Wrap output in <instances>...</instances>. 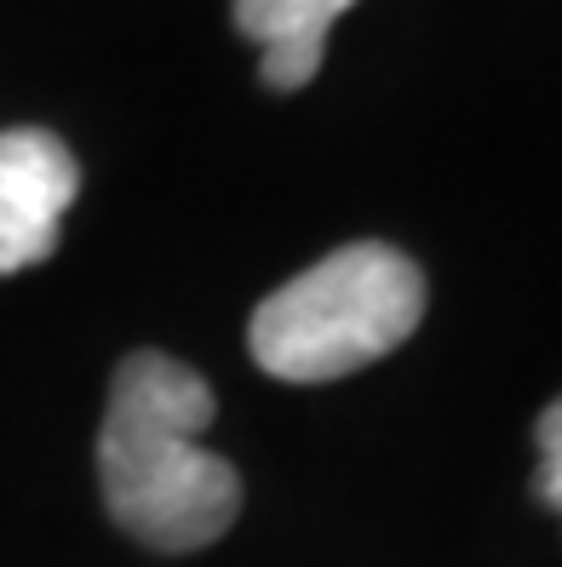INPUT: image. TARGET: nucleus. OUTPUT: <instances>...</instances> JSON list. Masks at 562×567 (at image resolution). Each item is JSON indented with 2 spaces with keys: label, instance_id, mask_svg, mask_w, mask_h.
Masks as SVG:
<instances>
[{
  "label": "nucleus",
  "instance_id": "1",
  "mask_svg": "<svg viewBox=\"0 0 562 567\" xmlns=\"http://www.w3.org/2000/svg\"><path fill=\"white\" fill-rule=\"evenodd\" d=\"M213 390L202 373L161 350L121 361L98 436V482L110 516L150 550H202L224 539L242 511V482L202 436Z\"/></svg>",
  "mask_w": 562,
  "mask_h": 567
},
{
  "label": "nucleus",
  "instance_id": "2",
  "mask_svg": "<svg viewBox=\"0 0 562 567\" xmlns=\"http://www.w3.org/2000/svg\"><path fill=\"white\" fill-rule=\"evenodd\" d=\"M425 316V276L408 252L356 241L310 264L258 305L247 344L270 379L327 384L390 355Z\"/></svg>",
  "mask_w": 562,
  "mask_h": 567
},
{
  "label": "nucleus",
  "instance_id": "3",
  "mask_svg": "<svg viewBox=\"0 0 562 567\" xmlns=\"http://www.w3.org/2000/svg\"><path fill=\"white\" fill-rule=\"evenodd\" d=\"M75 195L81 166L70 144L41 126L0 132V276H18L58 252V229Z\"/></svg>",
  "mask_w": 562,
  "mask_h": 567
},
{
  "label": "nucleus",
  "instance_id": "4",
  "mask_svg": "<svg viewBox=\"0 0 562 567\" xmlns=\"http://www.w3.org/2000/svg\"><path fill=\"white\" fill-rule=\"evenodd\" d=\"M356 0H236V29L264 47L258 75L270 92H299L316 81L334 29Z\"/></svg>",
  "mask_w": 562,
  "mask_h": 567
},
{
  "label": "nucleus",
  "instance_id": "5",
  "mask_svg": "<svg viewBox=\"0 0 562 567\" xmlns=\"http://www.w3.org/2000/svg\"><path fill=\"white\" fill-rule=\"evenodd\" d=\"M540 498L562 516V402H551L540 413V476H534Z\"/></svg>",
  "mask_w": 562,
  "mask_h": 567
}]
</instances>
